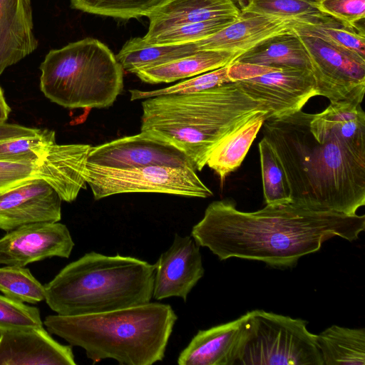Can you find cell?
Instances as JSON below:
<instances>
[{"mask_svg":"<svg viewBox=\"0 0 365 365\" xmlns=\"http://www.w3.org/2000/svg\"><path fill=\"white\" fill-rule=\"evenodd\" d=\"M364 230V215L312 210L293 202L244 212L226 199L207 207L191 237L220 260L240 258L289 268L331 238L352 242Z\"/></svg>","mask_w":365,"mask_h":365,"instance_id":"1","label":"cell"},{"mask_svg":"<svg viewBox=\"0 0 365 365\" xmlns=\"http://www.w3.org/2000/svg\"><path fill=\"white\" fill-rule=\"evenodd\" d=\"M263 134L286 177L292 202L306 208L355 215L365 205V153L302 110L267 118Z\"/></svg>","mask_w":365,"mask_h":365,"instance_id":"2","label":"cell"},{"mask_svg":"<svg viewBox=\"0 0 365 365\" xmlns=\"http://www.w3.org/2000/svg\"><path fill=\"white\" fill-rule=\"evenodd\" d=\"M140 131L181 150L195 170L207 165L212 150L229 134L268 109L230 82L187 94H168L142 101Z\"/></svg>","mask_w":365,"mask_h":365,"instance_id":"3","label":"cell"},{"mask_svg":"<svg viewBox=\"0 0 365 365\" xmlns=\"http://www.w3.org/2000/svg\"><path fill=\"white\" fill-rule=\"evenodd\" d=\"M178 319L170 305L158 302L91 314L48 315L47 331L83 348L93 364L151 365L165 356Z\"/></svg>","mask_w":365,"mask_h":365,"instance_id":"4","label":"cell"},{"mask_svg":"<svg viewBox=\"0 0 365 365\" xmlns=\"http://www.w3.org/2000/svg\"><path fill=\"white\" fill-rule=\"evenodd\" d=\"M154 265L130 256L85 254L45 285V301L59 315L103 313L150 302Z\"/></svg>","mask_w":365,"mask_h":365,"instance_id":"5","label":"cell"},{"mask_svg":"<svg viewBox=\"0 0 365 365\" xmlns=\"http://www.w3.org/2000/svg\"><path fill=\"white\" fill-rule=\"evenodd\" d=\"M40 70L42 93L67 108L110 107L123 88V68L110 48L96 38L51 50Z\"/></svg>","mask_w":365,"mask_h":365,"instance_id":"6","label":"cell"},{"mask_svg":"<svg viewBox=\"0 0 365 365\" xmlns=\"http://www.w3.org/2000/svg\"><path fill=\"white\" fill-rule=\"evenodd\" d=\"M307 322L262 309L248 312L246 334L235 364L324 365Z\"/></svg>","mask_w":365,"mask_h":365,"instance_id":"7","label":"cell"},{"mask_svg":"<svg viewBox=\"0 0 365 365\" xmlns=\"http://www.w3.org/2000/svg\"><path fill=\"white\" fill-rule=\"evenodd\" d=\"M228 76L252 99L268 109L267 118H282L302 109L318 96L312 71L235 62Z\"/></svg>","mask_w":365,"mask_h":365,"instance_id":"8","label":"cell"},{"mask_svg":"<svg viewBox=\"0 0 365 365\" xmlns=\"http://www.w3.org/2000/svg\"><path fill=\"white\" fill-rule=\"evenodd\" d=\"M87 184L96 200L135 192L163 193L206 198L213 194L190 168L148 166L112 169L87 163Z\"/></svg>","mask_w":365,"mask_h":365,"instance_id":"9","label":"cell"},{"mask_svg":"<svg viewBox=\"0 0 365 365\" xmlns=\"http://www.w3.org/2000/svg\"><path fill=\"white\" fill-rule=\"evenodd\" d=\"M294 31L310 58L317 95L328 98L330 103L361 104L365 91V60L314 35Z\"/></svg>","mask_w":365,"mask_h":365,"instance_id":"10","label":"cell"},{"mask_svg":"<svg viewBox=\"0 0 365 365\" xmlns=\"http://www.w3.org/2000/svg\"><path fill=\"white\" fill-rule=\"evenodd\" d=\"M88 163L120 170L156 165L195 170L181 150L144 131L92 147Z\"/></svg>","mask_w":365,"mask_h":365,"instance_id":"11","label":"cell"},{"mask_svg":"<svg viewBox=\"0 0 365 365\" xmlns=\"http://www.w3.org/2000/svg\"><path fill=\"white\" fill-rule=\"evenodd\" d=\"M74 247L64 224L38 222L17 227L0 238V265H26L53 257L68 258Z\"/></svg>","mask_w":365,"mask_h":365,"instance_id":"12","label":"cell"},{"mask_svg":"<svg viewBox=\"0 0 365 365\" xmlns=\"http://www.w3.org/2000/svg\"><path fill=\"white\" fill-rule=\"evenodd\" d=\"M58 194L43 180L35 178L0 193V230L9 232L38 222L61 219Z\"/></svg>","mask_w":365,"mask_h":365,"instance_id":"13","label":"cell"},{"mask_svg":"<svg viewBox=\"0 0 365 365\" xmlns=\"http://www.w3.org/2000/svg\"><path fill=\"white\" fill-rule=\"evenodd\" d=\"M153 265V297L158 300L178 297L186 302L188 294L205 272L200 246L191 236L178 234L170 247Z\"/></svg>","mask_w":365,"mask_h":365,"instance_id":"14","label":"cell"},{"mask_svg":"<svg viewBox=\"0 0 365 365\" xmlns=\"http://www.w3.org/2000/svg\"><path fill=\"white\" fill-rule=\"evenodd\" d=\"M302 22L274 15L240 12L239 18L224 29L194 43L198 50L227 51L239 56L272 37L294 32Z\"/></svg>","mask_w":365,"mask_h":365,"instance_id":"15","label":"cell"},{"mask_svg":"<svg viewBox=\"0 0 365 365\" xmlns=\"http://www.w3.org/2000/svg\"><path fill=\"white\" fill-rule=\"evenodd\" d=\"M71 345L58 343L43 327L0 332V365H76Z\"/></svg>","mask_w":365,"mask_h":365,"instance_id":"16","label":"cell"},{"mask_svg":"<svg viewBox=\"0 0 365 365\" xmlns=\"http://www.w3.org/2000/svg\"><path fill=\"white\" fill-rule=\"evenodd\" d=\"M88 144H57L48 146L36 164L38 178L46 181L62 201H74L86 188Z\"/></svg>","mask_w":365,"mask_h":365,"instance_id":"17","label":"cell"},{"mask_svg":"<svg viewBox=\"0 0 365 365\" xmlns=\"http://www.w3.org/2000/svg\"><path fill=\"white\" fill-rule=\"evenodd\" d=\"M248 312L230 322L200 330L178 357L179 365H235L244 341Z\"/></svg>","mask_w":365,"mask_h":365,"instance_id":"18","label":"cell"},{"mask_svg":"<svg viewBox=\"0 0 365 365\" xmlns=\"http://www.w3.org/2000/svg\"><path fill=\"white\" fill-rule=\"evenodd\" d=\"M37 46L30 0H0V75Z\"/></svg>","mask_w":365,"mask_h":365,"instance_id":"19","label":"cell"},{"mask_svg":"<svg viewBox=\"0 0 365 365\" xmlns=\"http://www.w3.org/2000/svg\"><path fill=\"white\" fill-rule=\"evenodd\" d=\"M240 15L234 0H167L148 16V30L143 38L148 41L183 24L220 18L238 19Z\"/></svg>","mask_w":365,"mask_h":365,"instance_id":"20","label":"cell"},{"mask_svg":"<svg viewBox=\"0 0 365 365\" xmlns=\"http://www.w3.org/2000/svg\"><path fill=\"white\" fill-rule=\"evenodd\" d=\"M237 56L227 51L199 50L188 56L144 68L134 74L148 83H172L229 66Z\"/></svg>","mask_w":365,"mask_h":365,"instance_id":"21","label":"cell"},{"mask_svg":"<svg viewBox=\"0 0 365 365\" xmlns=\"http://www.w3.org/2000/svg\"><path fill=\"white\" fill-rule=\"evenodd\" d=\"M235 62L312 71L308 53L295 31L262 42Z\"/></svg>","mask_w":365,"mask_h":365,"instance_id":"22","label":"cell"},{"mask_svg":"<svg viewBox=\"0 0 365 365\" xmlns=\"http://www.w3.org/2000/svg\"><path fill=\"white\" fill-rule=\"evenodd\" d=\"M267 113L259 115L226 136L211 152L207 165L218 175L221 185L240 166L262 128Z\"/></svg>","mask_w":365,"mask_h":365,"instance_id":"23","label":"cell"},{"mask_svg":"<svg viewBox=\"0 0 365 365\" xmlns=\"http://www.w3.org/2000/svg\"><path fill=\"white\" fill-rule=\"evenodd\" d=\"M324 365H365V329L332 325L316 334Z\"/></svg>","mask_w":365,"mask_h":365,"instance_id":"24","label":"cell"},{"mask_svg":"<svg viewBox=\"0 0 365 365\" xmlns=\"http://www.w3.org/2000/svg\"><path fill=\"white\" fill-rule=\"evenodd\" d=\"M199 51L194 42L176 44H150L143 37L128 41L116 59L124 71H138L188 56Z\"/></svg>","mask_w":365,"mask_h":365,"instance_id":"25","label":"cell"},{"mask_svg":"<svg viewBox=\"0 0 365 365\" xmlns=\"http://www.w3.org/2000/svg\"><path fill=\"white\" fill-rule=\"evenodd\" d=\"M313 119L356 150L365 153V114L361 104L351 101L330 103Z\"/></svg>","mask_w":365,"mask_h":365,"instance_id":"26","label":"cell"},{"mask_svg":"<svg viewBox=\"0 0 365 365\" xmlns=\"http://www.w3.org/2000/svg\"><path fill=\"white\" fill-rule=\"evenodd\" d=\"M294 30L314 35L327 43L365 60L364 25L351 26L324 14L298 24Z\"/></svg>","mask_w":365,"mask_h":365,"instance_id":"27","label":"cell"},{"mask_svg":"<svg viewBox=\"0 0 365 365\" xmlns=\"http://www.w3.org/2000/svg\"><path fill=\"white\" fill-rule=\"evenodd\" d=\"M258 147L266 205H285L292 202L286 177L273 147L264 137L259 141Z\"/></svg>","mask_w":365,"mask_h":365,"instance_id":"28","label":"cell"},{"mask_svg":"<svg viewBox=\"0 0 365 365\" xmlns=\"http://www.w3.org/2000/svg\"><path fill=\"white\" fill-rule=\"evenodd\" d=\"M167 0H70L83 12L123 19L148 16Z\"/></svg>","mask_w":365,"mask_h":365,"instance_id":"29","label":"cell"},{"mask_svg":"<svg viewBox=\"0 0 365 365\" xmlns=\"http://www.w3.org/2000/svg\"><path fill=\"white\" fill-rule=\"evenodd\" d=\"M240 12L274 15L309 21L322 14L318 0H234Z\"/></svg>","mask_w":365,"mask_h":365,"instance_id":"30","label":"cell"},{"mask_svg":"<svg viewBox=\"0 0 365 365\" xmlns=\"http://www.w3.org/2000/svg\"><path fill=\"white\" fill-rule=\"evenodd\" d=\"M0 292L14 299L29 304L45 300V286L38 282L29 269L21 266L0 267Z\"/></svg>","mask_w":365,"mask_h":365,"instance_id":"31","label":"cell"},{"mask_svg":"<svg viewBox=\"0 0 365 365\" xmlns=\"http://www.w3.org/2000/svg\"><path fill=\"white\" fill-rule=\"evenodd\" d=\"M54 143L55 132L48 129L34 135L0 141V161L37 164L48 146Z\"/></svg>","mask_w":365,"mask_h":365,"instance_id":"32","label":"cell"},{"mask_svg":"<svg viewBox=\"0 0 365 365\" xmlns=\"http://www.w3.org/2000/svg\"><path fill=\"white\" fill-rule=\"evenodd\" d=\"M226 66L205 73H202L169 87L153 91L129 90L130 100H143L148 98L168 95L193 93L231 82Z\"/></svg>","mask_w":365,"mask_h":365,"instance_id":"33","label":"cell"},{"mask_svg":"<svg viewBox=\"0 0 365 365\" xmlns=\"http://www.w3.org/2000/svg\"><path fill=\"white\" fill-rule=\"evenodd\" d=\"M237 19L235 18H220L183 24L166 30L148 41L143 40L150 44H176L195 42L215 34Z\"/></svg>","mask_w":365,"mask_h":365,"instance_id":"34","label":"cell"},{"mask_svg":"<svg viewBox=\"0 0 365 365\" xmlns=\"http://www.w3.org/2000/svg\"><path fill=\"white\" fill-rule=\"evenodd\" d=\"M39 309L0 294V332L25 327H43Z\"/></svg>","mask_w":365,"mask_h":365,"instance_id":"35","label":"cell"},{"mask_svg":"<svg viewBox=\"0 0 365 365\" xmlns=\"http://www.w3.org/2000/svg\"><path fill=\"white\" fill-rule=\"evenodd\" d=\"M321 12L344 24L356 26L365 18V0H318Z\"/></svg>","mask_w":365,"mask_h":365,"instance_id":"36","label":"cell"},{"mask_svg":"<svg viewBox=\"0 0 365 365\" xmlns=\"http://www.w3.org/2000/svg\"><path fill=\"white\" fill-rule=\"evenodd\" d=\"M35 178L36 164L0 161V193Z\"/></svg>","mask_w":365,"mask_h":365,"instance_id":"37","label":"cell"},{"mask_svg":"<svg viewBox=\"0 0 365 365\" xmlns=\"http://www.w3.org/2000/svg\"><path fill=\"white\" fill-rule=\"evenodd\" d=\"M40 130L41 129L38 128H29L17 124L0 123V141L34 135Z\"/></svg>","mask_w":365,"mask_h":365,"instance_id":"38","label":"cell"},{"mask_svg":"<svg viewBox=\"0 0 365 365\" xmlns=\"http://www.w3.org/2000/svg\"><path fill=\"white\" fill-rule=\"evenodd\" d=\"M11 112V108L6 103L3 89L0 86V123H5Z\"/></svg>","mask_w":365,"mask_h":365,"instance_id":"39","label":"cell"}]
</instances>
